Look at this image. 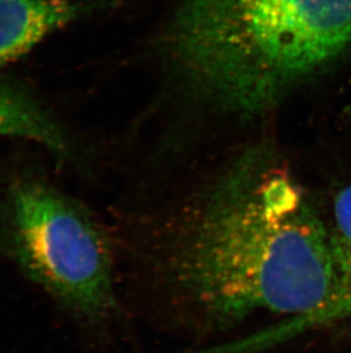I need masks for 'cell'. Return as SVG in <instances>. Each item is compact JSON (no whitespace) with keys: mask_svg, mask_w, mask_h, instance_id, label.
I'll list each match as a JSON object with an SVG mask.
<instances>
[{"mask_svg":"<svg viewBox=\"0 0 351 353\" xmlns=\"http://www.w3.org/2000/svg\"><path fill=\"white\" fill-rule=\"evenodd\" d=\"M43 144L57 158L70 156L67 134L48 111L19 83L0 76V137Z\"/></svg>","mask_w":351,"mask_h":353,"instance_id":"5","label":"cell"},{"mask_svg":"<svg viewBox=\"0 0 351 353\" xmlns=\"http://www.w3.org/2000/svg\"><path fill=\"white\" fill-rule=\"evenodd\" d=\"M328 231L339 280L333 319L345 318L351 316V184L335 196Z\"/></svg>","mask_w":351,"mask_h":353,"instance_id":"6","label":"cell"},{"mask_svg":"<svg viewBox=\"0 0 351 353\" xmlns=\"http://www.w3.org/2000/svg\"><path fill=\"white\" fill-rule=\"evenodd\" d=\"M83 12L76 0H0V68L23 57Z\"/></svg>","mask_w":351,"mask_h":353,"instance_id":"4","label":"cell"},{"mask_svg":"<svg viewBox=\"0 0 351 353\" xmlns=\"http://www.w3.org/2000/svg\"><path fill=\"white\" fill-rule=\"evenodd\" d=\"M182 208L163 240L162 274L201 321L333 319L339 280L328 225L286 172L231 170Z\"/></svg>","mask_w":351,"mask_h":353,"instance_id":"1","label":"cell"},{"mask_svg":"<svg viewBox=\"0 0 351 353\" xmlns=\"http://www.w3.org/2000/svg\"><path fill=\"white\" fill-rule=\"evenodd\" d=\"M351 43V0H186L176 48L224 107L259 111Z\"/></svg>","mask_w":351,"mask_h":353,"instance_id":"2","label":"cell"},{"mask_svg":"<svg viewBox=\"0 0 351 353\" xmlns=\"http://www.w3.org/2000/svg\"><path fill=\"white\" fill-rule=\"evenodd\" d=\"M0 236L21 270L74 314L96 320L112 312V246L79 201L45 181L17 179L3 194Z\"/></svg>","mask_w":351,"mask_h":353,"instance_id":"3","label":"cell"}]
</instances>
